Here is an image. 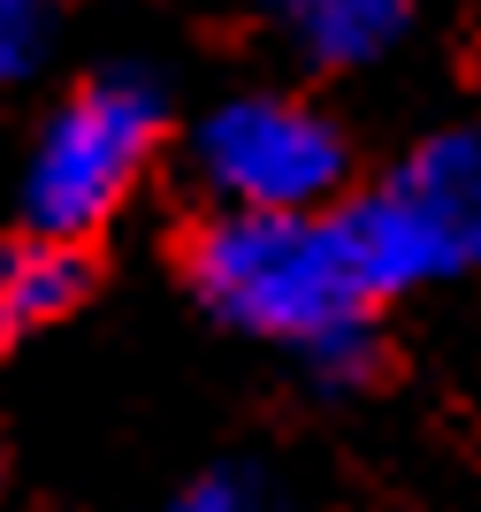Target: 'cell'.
Returning a JSON list of instances; mask_svg holds the SVG:
<instances>
[{
    "mask_svg": "<svg viewBox=\"0 0 481 512\" xmlns=\"http://www.w3.org/2000/svg\"><path fill=\"white\" fill-rule=\"evenodd\" d=\"M62 8H69V0H62Z\"/></svg>",
    "mask_w": 481,
    "mask_h": 512,
    "instance_id": "9",
    "label": "cell"
},
{
    "mask_svg": "<svg viewBox=\"0 0 481 512\" xmlns=\"http://www.w3.org/2000/svg\"><path fill=\"white\" fill-rule=\"evenodd\" d=\"M168 130H176V100H168L161 69H146V62L84 69L39 115L31 146H23L16 222L100 245L123 222V207L146 192Z\"/></svg>",
    "mask_w": 481,
    "mask_h": 512,
    "instance_id": "2",
    "label": "cell"
},
{
    "mask_svg": "<svg viewBox=\"0 0 481 512\" xmlns=\"http://www.w3.org/2000/svg\"><path fill=\"white\" fill-rule=\"evenodd\" d=\"M176 276L230 337L291 352L321 398H359L382 375V306L367 299L329 207H199L176 230Z\"/></svg>",
    "mask_w": 481,
    "mask_h": 512,
    "instance_id": "1",
    "label": "cell"
},
{
    "mask_svg": "<svg viewBox=\"0 0 481 512\" xmlns=\"http://www.w3.org/2000/svg\"><path fill=\"white\" fill-rule=\"evenodd\" d=\"M184 169L207 207H275V214H321L359 184L352 138L321 100L283 85H245L191 115Z\"/></svg>",
    "mask_w": 481,
    "mask_h": 512,
    "instance_id": "4",
    "label": "cell"
},
{
    "mask_svg": "<svg viewBox=\"0 0 481 512\" xmlns=\"http://www.w3.org/2000/svg\"><path fill=\"white\" fill-rule=\"evenodd\" d=\"M54 8H62V0H0V92H16L23 77H39L46 39H54Z\"/></svg>",
    "mask_w": 481,
    "mask_h": 512,
    "instance_id": "8",
    "label": "cell"
},
{
    "mask_svg": "<svg viewBox=\"0 0 481 512\" xmlns=\"http://www.w3.org/2000/svg\"><path fill=\"white\" fill-rule=\"evenodd\" d=\"M329 214L375 306L481 276V123L413 138L375 184H352Z\"/></svg>",
    "mask_w": 481,
    "mask_h": 512,
    "instance_id": "3",
    "label": "cell"
},
{
    "mask_svg": "<svg viewBox=\"0 0 481 512\" xmlns=\"http://www.w3.org/2000/svg\"><path fill=\"white\" fill-rule=\"evenodd\" d=\"M153 512H283V497H275V482L260 467H207L199 482H184Z\"/></svg>",
    "mask_w": 481,
    "mask_h": 512,
    "instance_id": "7",
    "label": "cell"
},
{
    "mask_svg": "<svg viewBox=\"0 0 481 512\" xmlns=\"http://www.w3.org/2000/svg\"><path fill=\"white\" fill-rule=\"evenodd\" d=\"M92 291H100V245L31 230V222L0 230V360L46 329L77 321Z\"/></svg>",
    "mask_w": 481,
    "mask_h": 512,
    "instance_id": "5",
    "label": "cell"
},
{
    "mask_svg": "<svg viewBox=\"0 0 481 512\" xmlns=\"http://www.w3.org/2000/svg\"><path fill=\"white\" fill-rule=\"evenodd\" d=\"M268 39L314 77H359L390 62L413 31L420 0H252Z\"/></svg>",
    "mask_w": 481,
    "mask_h": 512,
    "instance_id": "6",
    "label": "cell"
}]
</instances>
